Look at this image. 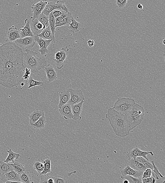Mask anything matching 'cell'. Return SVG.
<instances>
[{"instance_id":"7c38bea8","label":"cell","mask_w":165,"mask_h":183,"mask_svg":"<svg viewBox=\"0 0 165 183\" xmlns=\"http://www.w3.org/2000/svg\"><path fill=\"white\" fill-rule=\"evenodd\" d=\"M29 21L31 30L34 36L38 35L41 33L44 29V26L38 21V19H32V17L30 18Z\"/></svg>"},{"instance_id":"7a4b0ae2","label":"cell","mask_w":165,"mask_h":183,"mask_svg":"<svg viewBox=\"0 0 165 183\" xmlns=\"http://www.w3.org/2000/svg\"><path fill=\"white\" fill-rule=\"evenodd\" d=\"M105 117L117 136L125 137L129 135L130 131L126 115L110 108L107 110Z\"/></svg>"},{"instance_id":"9c48e42d","label":"cell","mask_w":165,"mask_h":183,"mask_svg":"<svg viewBox=\"0 0 165 183\" xmlns=\"http://www.w3.org/2000/svg\"><path fill=\"white\" fill-rule=\"evenodd\" d=\"M150 154L153 156L154 154L152 151L145 152L140 149L138 148H135L133 149L131 151L128 152L126 154V156L128 160L133 159L136 160L137 157H142L147 160H149L147 159V156Z\"/></svg>"},{"instance_id":"c3c4849f","label":"cell","mask_w":165,"mask_h":183,"mask_svg":"<svg viewBox=\"0 0 165 183\" xmlns=\"http://www.w3.org/2000/svg\"><path fill=\"white\" fill-rule=\"evenodd\" d=\"M7 181V180L5 178L4 175L2 174L1 171H0V183H5Z\"/></svg>"},{"instance_id":"7bdbcfd3","label":"cell","mask_w":165,"mask_h":183,"mask_svg":"<svg viewBox=\"0 0 165 183\" xmlns=\"http://www.w3.org/2000/svg\"><path fill=\"white\" fill-rule=\"evenodd\" d=\"M128 0H116L117 6L119 8L122 9L125 6Z\"/></svg>"},{"instance_id":"4dcf8cb0","label":"cell","mask_w":165,"mask_h":183,"mask_svg":"<svg viewBox=\"0 0 165 183\" xmlns=\"http://www.w3.org/2000/svg\"><path fill=\"white\" fill-rule=\"evenodd\" d=\"M13 170V167L11 164L0 161V171L2 174L4 175Z\"/></svg>"},{"instance_id":"d590c367","label":"cell","mask_w":165,"mask_h":183,"mask_svg":"<svg viewBox=\"0 0 165 183\" xmlns=\"http://www.w3.org/2000/svg\"><path fill=\"white\" fill-rule=\"evenodd\" d=\"M48 18L50 27L51 28L53 35L54 36L55 34L56 33V28L55 27V18L54 17L52 12L49 14V16H48Z\"/></svg>"},{"instance_id":"e575fe53","label":"cell","mask_w":165,"mask_h":183,"mask_svg":"<svg viewBox=\"0 0 165 183\" xmlns=\"http://www.w3.org/2000/svg\"><path fill=\"white\" fill-rule=\"evenodd\" d=\"M27 83L29 85L28 89H30L36 86H43L45 85L43 82L35 81L32 77L29 78Z\"/></svg>"},{"instance_id":"277c9868","label":"cell","mask_w":165,"mask_h":183,"mask_svg":"<svg viewBox=\"0 0 165 183\" xmlns=\"http://www.w3.org/2000/svg\"><path fill=\"white\" fill-rule=\"evenodd\" d=\"M145 111L143 107L135 102L131 111L126 114L130 131L142 123Z\"/></svg>"},{"instance_id":"484cf974","label":"cell","mask_w":165,"mask_h":183,"mask_svg":"<svg viewBox=\"0 0 165 183\" xmlns=\"http://www.w3.org/2000/svg\"><path fill=\"white\" fill-rule=\"evenodd\" d=\"M82 26L83 24L81 23L76 21L73 18L72 19L71 23L69 24L68 29L70 32L74 33L79 31Z\"/></svg>"},{"instance_id":"ab89813d","label":"cell","mask_w":165,"mask_h":183,"mask_svg":"<svg viewBox=\"0 0 165 183\" xmlns=\"http://www.w3.org/2000/svg\"><path fill=\"white\" fill-rule=\"evenodd\" d=\"M122 179H126L130 183H142L141 179L136 178L131 175H126L121 178Z\"/></svg>"},{"instance_id":"60d3db41","label":"cell","mask_w":165,"mask_h":183,"mask_svg":"<svg viewBox=\"0 0 165 183\" xmlns=\"http://www.w3.org/2000/svg\"><path fill=\"white\" fill-rule=\"evenodd\" d=\"M54 183H67L68 182L66 178L59 175L54 177Z\"/></svg>"},{"instance_id":"d6a6232c","label":"cell","mask_w":165,"mask_h":183,"mask_svg":"<svg viewBox=\"0 0 165 183\" xmlns=\"http://www.w3.org/2000/svg\"><path fill=\"white\" fill-rule=\"evenodd\" d=\"M11 164L13 167V170L16 171L19 175L25 171L24 165L21 163L16 162L14 163H11Z\"/></svg>"},{"instance_id":"603a6c76","label":"cell","mask_w":165,"mask_h":183,"mask_svg":"<svg viewBox=\"0 0 165 183\" xmlns=\"http://www.w3.org/2000/svg\"><path fill=\"white\" fill-rule=\"evenodd\" d=\"M153 166V169L152 172V176L156 180V183H164L165 182V177L161 174L159 172L158 168L155 165L154 161H152L151 162Z\"/></svg>"},{"instance_id":"3957f363","label":"cell","mask_w":165,"mask_h":183,"mask_svg":"<svg viewBox=\"0 0 165 183\" xmlns=\"http://www.w3.org/2000/svg\"><path fill=\"white\" fill-rule=\"evenodd\" d=\"M24 54L23 63L25 68L30 69L34 74L45 68L47 63L45 58H38L37 53L28 49L25 50Z\"/></svg>"},{"instance_id":"836d02e7","label":"cell","mask_w":165,"mask_h":183,"mask_svg":"<svg viewBox=\"0 0 165 183\" xmlns=\"http://www.w3.org/2000/svg\"><path fill=\"white\" fill-rule=\"evenodd\" d=\"M21 182L30 183L31 182L32 177L30 173L28 171H24L20 174Z\"/></svg>"},{"instance_id":"ba28073f","label":"cell","mask_w":165,"mask_h":183,"mask_svg":"<svg viewBox=\"0 0 165 183\" xmlns=\"http://www.w3.org/2000/svg\"><path fill=\"white\" fill-rule=\"evenodd\" d=\"M34 37L21 38L16 40L14 42L17 45L21 48H32L36 44Z\"/></svg>"},{"instance_id":"74e56055","label":"cell","mask_w":165,"mask_h":183,"mask_svg":"<svg viewBox=\"0 0 165 183\" xmlns=\"http://www.w3.org/2000/svg\"><path fill=\"white\" fill-rule=\"evenodd\" d=\"M39 21L43 24L44 29L49 26L48 18L42 12L37 18Z\"/></svg>"},{"instance_id":"e0dca14e","label":"cell","mask_w":165,"mask_h":183,"mask_svg":"<svg viewBox=\"0 0 165 183\" xmlns=\"http://www.w3.org/2000/svg\"><path fill=\"white\" fill-rule=\"evenodd\" d=\"M25 25L23 26L22 28L20 29V31H19L21 38L34 37V34L31 30L29 20L28 19H26L25 20Z\"/></svg>"},{"instance_id":"44dd1931","label":"cell","mask_w":165,"mask_h":183,"mask_svg":"<svg viewBox=\"0 0 165 183\" xmlns=\"http://www.w3.org/2000/svg\"><path fill=\"white\" fill-rule=\"evenodd\" d=\"M128 165L132 168L142 172L146 169L141 163L133 159L128 160Z\"/></svg>"},{"instance_id":"ffe728a7","label":"cell","mask_w":165,"mask_h":183,"mask_svg":"<svg viewBox=\"0 0 165 183\" xmlns=\"http://www.w3.org/2000/svg\"><path fill=\"white\" fill-rule=\"evenodd\" d=\"M59 102L58 107L59 109L63 105L67 103L70 100V95L68 90L63 91L59 94Z\"/></svg>"},{"instance_id":"30bf717a","label":"cell","mask_w":165,"mask_h":183,"mask_svg":"<svg viewBox=\"0 0 165 183\" xmlns=\"http://www.w3.org/2000/svg\"><path fill=\"white\" fill-rule=\"evenodd\" d=\"M34 40L37 44L39 45L40 49L39 51L40 54L43 55L48 53V47L50 45L52 41L53 40H46L42 39L38 36H34Z\"/></svg>"},{"instance_id":"52a82bcc","label":"cell","mask_w":165,"mask_h":183,"mask_svg":"<svg viewBox=\"0 0 165 183\" xmlns=\"http://www.w3.org/2000/svg\"><path fill=\"white\" fill-rule=\"evenodd\" d=\"M70 93V98L67 103L70 105L78 103L85 100L83 92L81 90L70 88L68 89Z\"/></svg>"},{"instance_id":"83f0119b","label":"cell","mask_w":165,"mask_h":183,"mask_svg":"<svg viewBox=\"0 0 165 183\" xmlns=\"http://www.w3.org/2000/svg\"><path fill=\"white\" fill-rule=\"evenodd\" d=\"M73 18L72 14L69 12V14L66 18L62 19L59 21L55 23V27L56 28L59 26L68 25L71 23L72 18Z\"/></svg>"},{"instance_id":"cb8c5ba5","label":"cell","mask_w":165,"mask_h":183,"mask_svg":"<svg viewBox=\"0 0 165 183\" xmlns=\"http://www.w3.org/2000/svg\"><path fill=\"white\" fill-rule=\"evenodd\" d=\"M4 175L7 181L15 182L17 183H21V182L20 175L13 170L6 173Z\"/></svg>"},{"instance_id":"1f68e13d","label":"cell","mask_w":165,"mask_h":183,"mask_svg":"<svg viewBox=\"0 0 165 183\" xmlns=\"http://www.w3.org/2000/svg\"><path fill=\"white\" fill-rule=\"evenodd\" d=\"M33 167L34 169L39 174L43 172L44 169V166L41 157L40 159H38L34 161L33 163Z\"/></svg>"},{"instance_id":"b9f144b4","label":"cell","mask_w":165,"mask_h":183,"mask_svg":"<svg viewBox=\"0 0 165 183\" xmlns=\"http://www.w3.org/2000/svg\"><path fill=\"white\" fill-rule=\"evenodd\" d=\"M152 170L149 168L146 169L143 172L142 178H146L152 176Z\"/></svg>"},{"instance_id":"5bb4252c","label":"cell","mask_w":165,"mask_h":183,"mask_svg":"<svg viewBox=\"0 0 165 183\" xmlns=\"http://www.w3.org/2000/svg\"><path fill=\"white\" fill-rule=\"evenodd\" d=\"M45 69L46 74L48 83H51L57 79L56 72L51 64H47Z\"/></svg>"},{"instance_id":"7402d4cb","label":"cell","mask_w":165,"mask_h":183,"mask_svg":"<svg viewBox=\"0 0 165 183\" xmlns=\"http://www.w3.org/2000/svg\"><path fill=\"white\" fill-rule=\"evenodd\" d=\"M40 37L46 40H52L54 42H55V39L54 36L52 33L49 26L43 30V31L40 34L37 35Z\"/></svg>"},{"instance_id":"9a60e30c","label":"cell","mask_w":165,"mask_h":183,"mask_svg":"<svg viewBox=\"0 0 165 183\" xmlns=\"http://www.w3.org/2000/svg\"><path fill=\"white\" fill-rule=\"evenodd\" d=\"M84 102V101L78 103V104L71 105L73 116L72 119L74 121H80L81 119V117L80 114L82 111V105Z\"/></svg>"},{"instance_id":"f1b7e54d","label":"cell","mask_w":165,"mask_h":183,"mask_svg":"<svg viewBox=\"0 0 165 183\" xmlns=\"http://www.w3.org/2000/svg\"><path fill=\"white\" fill-rule=\"evenodd\" d=\"M42 158V157H41ZM43 163L44 166V169L40 175H46L51 172V160L49 157H47L46 159L43 160Z\"/></svg>"},{"instance_id":"4fadbf2b","label":"cell","mask_w":165,"mask_h":183,"mask_svg":"<svg viewBox=\"0 0 165 183\" xmlns=\"http://www.w3.org/2000/svg\"><path fill=\"white\" fill-rule=\"evenodd\" d=\"M143 173V172L142 171L132 168L128 165L122 169L121 172V174L122 175L121 178L126 175H129L136 178L141 179Z\"/></svg>"},{"instance_id":"816d5d0a","label":"cell","mask_w":165,"mask_h":183,"mask_svg":"<svg viewBox=\"0 0 165 183\" xmlns=\"http://www.w3.org/2000/svg\"><path fill=\"white\" fill-rule=\"evenodd\" d=\"M123 182L124 183H129V182H128V181L127 180H126V179H124V180L123 181Z\"/></svg>"},{"instance_id":"f35d334b","label":"cell","mask_w":165,"mask_h":183,"mask_svg":"<svg viewBox=\"0 0 165 183\" xmlns=\"http://www.w3.org/2000/svg\"><path fill=\"white\" fill-rule=\"evenodd\" d=\"M54 177L49 176L47 174L41 175L40 183H54Z\"/></svg>"},{"instance_id":"5b68a950","label":"cell","mask_w":165,"mask_h":183,"mask_svg":"<svg viewBox=\"0 0 165 183\" xmlns=\"http://www.w3.org/2000/svg\"><path fill=\"white\" fill-rule=\"evenodd\" d=\"M136 102L134 99L119 97L114 102L113 108L120 113L126 115Z\"/></svg>"},{"instance_id":"d4e9b609","label":"cell","mask_w":165,"mask_h":183,"mask_svg":"<svg viewBox=\"0 0 165 183\" xmlns=\"http://www.w3.org/2000/svg\"><path fill=\"white\" fill-rule=\"evenodd\" d=\"M8 155L4 161L5 163H13L16 162V160L19 159L21 156L20 154L15 153L12 150L10 149L7 151Z\"/></svg>"},{"instance_id":"6da1fadb","label":"cell","mask_w":165,"mask_h":183,"mask_svg":"<svg viewBox=\"0 0 165 183\" xmlns=\"http://www.w3.org/2000/svg\"><path fill=\"white\" fill-rule=\"evenodd\" d=\"M24 54L15 42L0 45V85L11 89L22 82L25 72Z\"/></svg>"},{"instance_id":"bcb514c9","label":"cell","mask_w":165,"mask_h":183,"mask_svg":"<svg viewBox=\"0 0 165 183\" xmlns=\"http://www.w3.org/2000/svg\"><path fill=\"white\" fill-rule=\"evenodd\" d=\"M61 56V53L60 49L57 50L55 52V58L54 59V61L55 62L58 61L60 59Z\"/></svg>"},{"instance_id":"2e32d148","label":"cell","mask_w":165,"mask_h":183,"mask_svg":"<svg viewBox=\"0 0 165 183\" xmlns=\"http://www.w3.org/2000/svg\"><path fill=\"white\" fill-rule=\"evenodd\" d=\"M20 38H21L20 32L17 30L16 28L12 26L9 28L7 35V42H14L16 40Z\"/></svg>"},{"instance_id":"8fae6325","label":"cell","mask_w":165,"mask_h":183,"mask_svg":"<svg viewBox=\"0 0 165 183\" xmlns=\"http://www.w3.org/2000/svg\"><path fill=\"white\" fill-rule=\"evenodd\" d=\"M47 3V0H45L44 1H41L34 3L32 4L31 7L32 11L33 13V16L32 17V19L38 18L39 15L43 12Z\"/></svg>"},{"instance_id":"681fc988","label":"cell","mask_w":165,"mask_h":183,"mask_svg":"<svg viewBox=\"0 0 165 183\" xmlns=\"http://www.w3.org/2000/svg\"><path fill=\"white\" fill-rule=\"evenodd\" d=\"M95 44V41L92 40H90L87 42V45L90 47H93Z\"/></svg>"},{"instance_id":"f5cc1de1","label":"cell","mask_w":165,"mask_h":183,"mask_svg":"<svg viewBox=\"0 0 165 183\" xmlns=\"http://www.w3.org/2000/svg\"><path fill=\"white\" fill-rule=\"evenodd\" d=\"M163 43L164 44V45H165V39H164V40L163 41Z\"/></svg>"},{"instance_id":"7dc6e473","label":"cell","mask_w":165,"mask_h":183,"mask_svg":"<svg viewBox=\"0 0 165 183\" xmlns=\"http://www.w3.org/2000/svg\"><path fill=\"white\" fill-rule=\"evenodd\" d=\"M141 180L143 183H152V176L146 178H141Z\"/></svg>"},{"instance_id":"4316f807","label":"cell","mask_w":165,"mask_h":183,"mask_svg":"<svg viewBox=\"0 0 165 183\" xmlns=\"http://www.w3.org/2000/svg\"><path fill=\"white\" fill-rule=\"evenodd\" d=\"M45 113L43 110H36L29 115V122L30 125L36 122L37 120Z\"/></svg>"},{"instance_id":"ee69618b","label":"cell","mask_w":165,"mask_h":183,"mask_svg":"<svg viewBox=\"0 0 165 183\" xmlns=\"http://www.w3.org/2000/svg\"><path fill=\"white\" fill-rule=\"evenodd\" d=\"M64 10H63L62 9H55V10H53L52 12L53 15L54 17L55 18H57L59 15H60L61 14H62L63 12H64L65 11H66Z\"/></svg>"},{"instance_id":"f546056e","label":"cell","mask_w":165,"mask_h":183,"mask_svg":"<svg viewBox=\"0 0 165 183\" xmlns=\"http://www.w3.org/2000/svg\"><path fill=\"white\" fill-rule=\"evenodd\" d=\"M45 114L44 113L43 115L36 122L32 124L31 125L32 127L34 129H41L45 127Z\"/></svg>"},{"instance_id":"8992f818","label":"cell","mask_w":165,"mask_h":183,"mask_svg":"<svg viewBox=\"0 0 165 183\" xmlns=\"http://www.w3.org/2000/svg\"><path fill=\"white\" fill-rule=\"evenodd\" d=\"M57 9H61L65 11H69V10L66 7L64 1H58L56 3L54 2H51L48 1V3L45 5V9L43 11V12L44 14L48 16L51 12Z\"/></svg>"},{"instance_id":"d6986e66","label":"cell","mask_w":165,"mask_h":183,"mask_svg":"<svg viewBox=\"0 0 165 183\" xmlns=\"http://www.w3.org/2000/svg\"><path fill=\"white\" fill-rule=\"evenodd\" d=\"M61 53V58L58 61L55 62L56 66L59 70H60L64 66L65 61L67 57L69 48L68 47L63 48L60 49Z\"/></svg>"},{"instance_id":"8d00e7d4","label":"cell","mask_w":165,"mask_h":183,"mask_svg":"<svg viewBox=\"0 0 165 183\" xmlns=\"http://www.w3.org/2000/svg\"><path fill=\"white\" fill-rule=\"evenodd\" d=\"M136 160L142 164L146 168L150 169L152 170L153 169V165L149 161V160H147L142 157H137L136 158Z\"/></svg>"},{"instance_id":"f6af8a7d","label":"cell","mask_w":165,"mask_h":183,"mask_svg":"<svg viewBox=\"0 0 165 183\" xmlns=\"http://www.w3.org/2000/svg\"><path fill=\"white\" fill-rule=\"evenodd\" d=\"M69 11H65L64 12H63L62 14H61L60 15H59L57 18H55V23L58 22L60 21L61 20H62L63 18H66L69 14Z\"/></svg>"},{"instance_id":"f907efd6","label":"cell","mask_w":165,"mask_h":183,"mask_svg":"<svg viewBox=\"0 0 165 183\" xmlns=\"http://www.w3.org/2000/svg\"><path fill=\"white\" fill-rule=\"evenodd\" d=\"M137 7L138 9L140 10L142 9H143V6L141 4H138L137 6Z\"/></svg>"},{"instance_id":"ac0fdd59","label":"cell","mask_w":165,"mask_h":183,"mask_svg":"<svg viewBox=\"0 0 165 183\" xmlns=\"http://www.w3.org/2000/svg\"><path fill=\"white\" fill-rule=\"evenodd\" d=\"M59 112L61 115L64 116L65 119H72L73 114L72 112L71 105L67 103L63 105L59 109Z\"/></svg>"}]
</instances>
